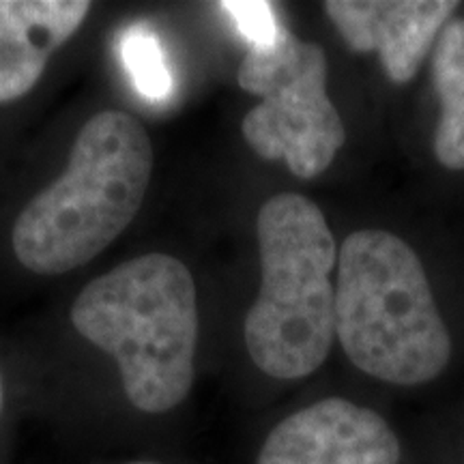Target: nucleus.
Returning a JSON list of instances; mask_svg holds the SVG:
<instances>
[{
    "label": "nucleus",
    "mask_w": 464,
    "mask_h": 464,
    "mask_svg": "<svg viewBox=\"0 0 464 464\" xmlns=\"http://www.w3.org/2000/svg\"><path fill=\"white\" fill-rule=\"evenodd\" d=\"M153 174V144L136 116L103 110L75 136L65 172L22 208L14 252L39 276L91 263L133 222Z\"/></svg>",
    "instance_id": "nucleus-1"
},
{
    "label": "nucleus",
    "mask_w": 464,
    "mask_h": 464,
    "mask_svg": "<svg viewBox=\"0 0 464 464\" xmlns=\"http://www.w3.org/2000/svg\"><path fill=\"white\" fill-rule=\"evenodd\" d=\"M75 332L116 359L130 402L166 413L194 385L198 297L188 265L144 254L92 280L72 305Z\"/></svg>",
    "instance_id": "nucleus-2"
},
{
    "label": "nucleus",
    "mask_w": 464,
    "mask_h": 464,
    "mask_svg": "<svg viewBox=\"0 0 464 464\" xmlns=\"http://www.w3.org/2000/svg\"><path fill=\"white\" fill-rule=\"evenodd\" d=\"M335 335L353 365L393 385L430 382L451 338L421 260L387 230H357L338 254Z\"/></svg>",
    "instance_id": "nucleus-3"
},
{
    "label": "nucleus",
    "mask_w": 464,
    "mask_h": 464,
    "mask_svg": "<svg viewBox=\"0 0 464 464\" xmlns=\"http://www.w3.org/2000/svg\"><path fill=\"white\" fill-rule=\"evenodd\" d=\"M256 239L260 290L243 324L247 353L274 379H304L335 338L334 235L310 198L280 194L260 207Z\"/></svg>",
    "instance_id": "nucleus-4"
},
{
    "label": "nucleus",
    "mask_w": 464,
    "mask_h": 464,
    "mask_svg": "<svg viewBox=\"0 0 464 464\" xmlns=\"http://www.w3.org/2000/svg\"><path fill=\"white\" fill-rule=\"evenodd\" d=\"M243 91L260 103L241 123L254 153L284 161L299 179H314L332 166L346 142L338 108L327 95V54L284 26L269 48H249L239 67Z\"/></svg>",
    "instance_id": "nucleus-5"
},
{
    "label": "nucleus",
    "mask_w": 464,
    "mask_h": 464,
    "mask_svg": "<svg viewBox=\"0 0 464 464\" xmlns=\"http://www.w3.org/2000/svg\"><path fill=\"white\" fill-rule=\"evenodd\" d=\"M400 443L372 409L329 398L277 423L256 464H398Z\"/></svg>",
    "instance_id": "nucleus-6"
},
{
    "label": "nucleus",
    "mask_w": 464,
    "mask_h": 464,
    "mask_svg": "<svg viewBox=\"0 0 464 464\" xmlns=\"http://www.w3.org/2000/svg\"><path fill=\"white\" fill-rule=\"evenodd\" d=\"M456 0H329L324 14L355 52H379L387 78L406 84L420 72Z\"/></svg>",
    "instance_id": "nucleus-7"
},
{
    "label": "nucleus",
    "mask_w": 464,
    "mask_h": 464,
    "mask_svg": "<svg viewBox=\"0 0 464 464\" xmlns=\"http://www.w3.org/2000/svg\"><path fill=\"white\" fill-rule=\"evenodd\" d=\"M89 0H0V103L24 97L84 24Z\"/></svg>",
    "instance_id": "nucleus-8"
},
{
    "label": "nucleus",
    "mask_w": 464,
    "mask_h": 464,
    "mask_svg": "<svg viewBox=\"0 0 464 464\" xmlns=\"http://www.w3.org/2000/svg\"><path fill=\"white\" fill-rule=\"evenodd\" d=\"M432 82L440 102L434 155L448 170H464V17L448 22L437 37Z\"/></svg>",
    "instance_id": "nucleus-9"
},
{
    "label": "nucleus",
    "mask_w": 464,
    "mask_h": 464,
    "mask_svg": "<svg viewBox=\"0 0 464 464\" xmlns=\"http://www.w3.org/2000/svg\"><path fill=\"white\" fill-rule=\"evenodd\" d=\"M119 54L133 89L142 100L164 103L174 92V75L164 45L149 24H130L119 34Z\"/></svg>",
    "instance_id": "nucleus-10"
},
{
    "label": "nucleus",
    "mask_w": 464,
    "mask_h": 464,
    "mask_svg": "<svg viewBox=\"0 0 464 464\" xmlns=\"http://www.w3.org/2000/svg\"><path fill=\"white\" fill-rule=\"evenodd\" d=\"M219 7L232 17L249 48H269L284 31L274 5L265 0H224Z\"/></svg>",
    "instance_id": "nucleus-11"
},
{
    "label": "nucleus",
    "mask_w": 464,
    "mask_h": 464,
    "mask_svg": "<svg viewBox=\"0 0 464 464\" xmlns=\"http://www.w3.org/2000/svg\"><path fill=\"white\" fill-rule=\"evenodd\" d=\"M127 464H160V462H149V460H136V462H127Z\"/></svg>",
    "instance_id": "nucleus-12"
},
{
    "label": "nucleus",
    "mask_w": 464,
    "mask_h": 464,
    "mask_svg": "<svg viewBox=\"0 0 464 464\" xmlns=\"http://www.w3.org/2000/svg\"><path fill=\"white\" fill-rule=\"evenodd\" d=\"M0 409H3V379H0Z\"/></svg>",
    "instance_id": "nucleus-13"
}]
</instances>
